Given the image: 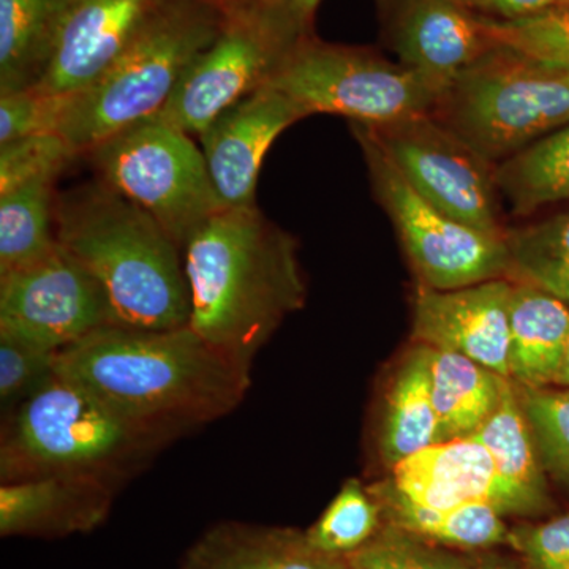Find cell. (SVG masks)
<instances>
[{
  "label": "cell",
  "mask_w": 569,
  "mask_h": 569,
  "mask_svg": "<svg viewBox=\"0 0 569 569\" xmlns=\"http://www.w3.org/2000/svg\"><path fill=\"white\" fill-rule=\"evenodd\" d=\"M56 373L171 440L227 417L250 388V370L189 326H107L59 351Z\"/></svg>",
  "instance_id": "cell-1"
},
{
  "label": "cell",
  "mask_w": 569,
  "mask_h": 569,
  "mask_svg": "<svg viewBox=\"0 0 569 569\" xmlns=\"http://www.w3.org/2000/svg\"><path fill=\"white\" fill-rule=\"evenodd\" d=\"M182 258L189 328L236 365L252 369L284 318L305 306L298 239L258 206L222 209L183 246Z\"/></svg>",
  "instance_id": "cell-2"
},
{
  "label": "cell",
  "mask_w": 569,
  "mask_h": 569,
  "mask_svg": "<svg viewBox=\"0 0 569 569\" xmlns=\"http://www.w3.org/2000/svg\"><path fill=\"white\" fill-rule=\"evenodd\" d=\"M56 236L102 284L119 323L141 329L189 326L182 249L132 200L97 178L59 192Z\"/></svg>",
  "instance_id": "cell-3"
},
{
  "label": "cell",
  "mask_w": 569,
  "mask_h": 569,
  "mask_svg": "<svg viewBox=\"0 0 569 569\" xmlns=\"http://www.w3.org/2000/svg\"><path fill=\"white\" fill-rule=\"evenodd\" d=\"M171 441L54 373L7 411L0 479L89 478L119 489Z\"/></svg>",
  "instance_id": "cell-4"
},
{
  "label": "cell",
  "mask_w": 569,
  "mask_h": 569,
  "mask_svg": "<svg viewBox=\"0 0 569 569\" xmlns=\"http://www.w3.org/2000/svg\"><path fill=\"white\" fill-rule=\"evenodd\" d=\"M222 18L200 0H163L118 62L70 97L59 133L84 157L111 134L159 114L216 39Z\"/></svg>",
  "instance_id": "cell-5"
},
{
  "label": "cell",
  "mask_w": 569,
  "mask_h": 569,
  "mask_svg": "<svg viewBox=\"0 0 569 569\" xmlns=\"http://www.w3.org/2000/svg\"><path fill=\"white\" fill-rule=\"evenodd\" d=\"M438 121L493 163L569 123V70L492 48L441 93Z\"/></svg>",
  "instance_id": "cell-6"
},
{
  "label": "cell",
  "mask_w": 569,
  "mask_h": 569,
  "mask_svg": "<svg viewBox=\"0 0 569 569\" xmlns=\"http://www.w3.org/2000/svg\"><path fill=\"white\" fill-rule=\"evenodd\" d=\"M312 33L290 0H246L222 24L157 118L200 137L224 110L264 88Z\"/></svg>",
  "instance_id": "cell-7"
},
{
  "label": "cell",
  "mask_w": 569,
  "mask_h": 569,
  "mask_svg": "<svg viewBox=\"0 0 569 569\" xmlns=\"http://www.w3.org/2000/svg\"><path fill=\"white\" fill-rule=\"evenodd\" d=\"M268 86L306 116L336 114L351 123L380 126L432 114L448 82L369 48L329 43L309 33Z\"/></svg>",
  "instance_id": "cell-8"
},
{
  "label": "cell",
  "mask_w": 569,
  "mask_h": 569,
  "mask_svg": "<svg viewBox=\"0 0 569 569\" xmlns=\"http://www.w3.org/2000/svg\"><path fill=\"white\" fill-rule=\"evenodd\" d=\"M193 138L153 116L84 156L97 179L144 209L181 249L223 209Z\"/></svg>",
  "instance_id": "cell-9"
},
{
  "label": "cell",
  "mask_w": 569,
  "mask_h": 569,
  "mask_svg": "<svg viewBox=\"0 0 569 569\" xmlns=\"http://www.w3.org/2000/svg\"><path fill=\"white\" fill-rule=\"evenodd\" d=\"M388 157L425 200L475 230L505 238L497 163L475 151L436 116L365 126L351 123Z\"/></svg>",
  "instance_id": "cell-10"
},
{
  "label": "cell",
  "mask_w": 569,
  "mask_h": 569,
  "mask_svg": "<svg viewBox=\"0 0 569 569\" xmlns=\"http://www.w3.org/2000/svg\"><path fill=\"white\" fill-rule=\"evenodd\" d=\"M365 156L378 203L395 224L418 284L455 290L509 279L505 238L458 222L425 200L365 134L351 130Z\"/></svg>",
  "instance_id": "cell-11"
},
{
  "label": "cell",
  "mask_w": 569,
  "mask_h": 569,
  "mask_svg": "<svg viewBox=\"0 0 569 569\" xmlns=\"http://www.w3.org/2000/svg\"><path fill=\"white\" fill-rule=\"evenodd\" d=\"M119 323L102 284L61 246L0 274V332L59 353Z\"/></svg>",
  "instance_id": "cell-12"
},
{
  "label": "cell",
  "mask_w": 569,
  "mask_h": 569,
  "mask_svg": "<svg viewBox=\"0 0 569 569\" xmlns=\"http://www.w3.org/2000/svg\"><path fill=\"white\" fill-rule=\"evenodd\" d=\"M305 118L293 100L264 86L224 110L198 137L223 209L258 206L257 183L266 153L280 133Z\"/></svg>",
  "instance_id": "cell-13"
},
{
  "label": "cell",
  "mask_w": 569,
  "mask_h": 569,
  "mask_svg": "<svg viewBox=\"0 0 569 569\" xmlns=\"http://www.w3.org/2000/svg\"><path fill=\"white\" fill-rule=\"evenodd\" d=\"M511 279L432 290L417 284L413 296V340L437 350L473 359L509 378V301Z\"/></svg>",
  "instance_id": "cell-14"
},
{
  "label": "cell",
  "mask_w": 569,
  "mask_h": 569,
  "mask_svg": "<svg viewBox=\"0 0 569 569\" xmlns=\"http://www.w3.org/2000/svg\"><path fill=\"white\" fill-rule=\"evenodd\" d=\"M383 39L397 62L445 82L497 44L485 18L452 0H373Z\"/></svg>",
  "instance_id": "cell-15"
},
{
  "label": "cell",
  "mask_w": 569,
  "mask_h": 569,
  "mask_svg": "<svg viewBox=\"0 0 569 569\" xmlns=\"http://www.w3.org/2000/svg\"><path fill=\"white\" fill-rule=\"evenodd\" d=\"M163 0H73L47 74L36 88L59 97L88 91L118 62Z\"/></svg>",
  "instance_id": "cell-16"
},
{
  "label": "cell",
  "mask_w": 569,
  "mask_h": 569,
  "mask_svg": "<svg viewBox=\"0 0 569 569\" xmlns=\"http://www.w3.org/2000/svg\"><path fill=\"white\" fill-rule=\"evenodd\" d=\"M118 488L89 478H33L2 482L0 533L69 535L88 531L108 516Z\"/></svg>",
  "instance_id": "cell-17"
},
{
  "label": "cell",
  "mask_w": 569,
  "mask_h": 569,
  "mask_svg": "<svg viewBox=\"0 0 569 569\" xmlns=\"http://www.w3.org/2000/svg\"><path fill=\"white\" fill-rule=\"evenodd\" d=\"M470 438L488 449L492 459L490 501L501 515H533L548 507L546 471L515 383L509 378L496 410Z\"/></svg>",
  "instance_id": "cell-18"
},
{
  "label": "cell",
  "mask_w": 569,
  "mask_h": 569,
  "mask_svg": "<svg viewBox=\"0 0 569 569\" xmlns=\"http://www.w3.org/2000/svg\"><path fill=\"white\" fill-rule=\"evenodd\" d=\"M509 380L523 388L557 385L569 340V306L535 284L512 280Z\"/></svg>",
  "instance_id": "cell-19"
},
{
  "label": "cell",
  "mask_w": 569,
  "mask_h": 569,
  "mask_svg": "<svg viewBox=\"0 0 569 569\" xmlns=\"http://www.w3.org/2000/svg\"><path fill=\"white\" fill-rule=\"evenodd\" d=\"M391 470L397 492L419 507L451 508L467 501H490L492 493V459L473 438L432 445Z\"/></svg>",
  "instance_id": "cell-20"
},
{
  "label": "cell",
  "mask_w": 569,
  "mask_h": 569,
  "mask_svg": "<svg viewBox=\"0 0 569 569\" xmlns=\"http://www.w3.org/2000/svg\"><path fill=\"white\" fill-rule=\"evenodd\" d=\"M73 0H0V96L36 88Z\"/></svg>",
  "instance_id": "cell-21"
},
{
  "label": "cell",
  "mask_w": 569,
  "mask_h": 569,
  "mask_svg": "<svg viewBox=\"0 0 569 569\" xmlns=\"http://www.w3.org/2000/svg\"><path fill=\"white\" fill-rule=\"evenodd\" d=\"M343 559L323 556L305 537L223 523L206 533L182 569H342Z\"/></svg>",
  "instance_id": "cell-22"
},
{
  "label": "cell",
  "mask_w": 569,
  "mask_h": 569,
  "mask_svg": "<svg viewBox=\"0 0 569 569\" xmlns=\"http://www.w3.org/2000/svg\"><path fill=\"white\" fill-rule=\"evenodd\" d=\"M507 380L467 356L430 347L437 443L473 437L496 410Z\"/></svg>",
  "instance_id": "cell-23"
},
{
  "label": "cell",
  "mask_w": 569,
  "mask_h": 569,
  "mask_svg": "<svg viewBox=\"0 0 569 569\" xmlns=\"http://www.w3.org/2000/svg\"><path fill=\"white\" fill-rule=\"evenodd\" d=\"M392 526L422 539L460 549H482L508 542L509 529L490 501L475 500L451 508H426L400 496L391 481L370 489Z\"/></svg>",
  "instance_id": "cell-24"
},
{
  "label": "cell",
  "mask_w": 569,
  "mask_h": 569,
  "mask_svg": "<svg viewBox=\"0 0 569 569\" xmlns=\"http://www.w3.org/2000/svg\"><path fill=\"white\" fill-rule=\"evenodd\" d=\"M437 443V415L430 387V347L417 343L397 372L380 429V455L395 467Z\"/></svg>",
  "instance_id": "cell-25"
},
{
  "label": "cell",
  "mask_w": 569,
  "mask_h": 569,
  "mask_svg": "<svg viewBox=\"0 0 569 569\" xmlns=\"http://www.w3.org/2000/svg\"><path fill=\"white\" fill-rule=\"evenodd\" d=\"M497 183L516 216L569 200V123L498 163Z\"/></svg>",
  "instance_id": "cell-26"
},
{
  "label": "cell",
  "mask_w": 569,
  "mask_h": 569,
  "mask_svg": "<svg viewBox=\"0 0 569 569\" xmlns=\"http://www.w3.org/2000/svg\"><path fill=\"white\" fill-rule=\"evenodd\" d=\"M56 182L26 183L0 194V274L39 261L59 246Z\"/></svg>",
  "instance_id": "cell-27"
},
{
  "label": "cell",
  "mask_w": 569,
  "mask_h": 569,
  "mask_svg": "<svg viewBox=\"0 0 569 569\" xmlns=\"http://www.w3.org/2000/svg\"><path fill=\"white\" fill-rule=\"evenodd\" d=\"M509 279L535 284L569 306V211L508 228Z\"/></svg>",
  "instance_id": "cell-28"
},
{
  "label": "cell",
  "mask_w": 569,
  "mask_h": 569,
  "mask_svg": "<svg viewBox=\"0 0 569 569\" xmlns=\"http://www.w3.org/2000/svg\"><path fill=\"white\" fill-rule=\"evenodd\" d=\"M380 516L376 497L358 479H350L307 531V542L323 556L346 559L376 537Z\"/></svg>",
  "instance_id": "cell-29"
},
{
  "label": "cell",
  "mask_w": 569,
  "mask_h": 569,
  "mask_svg": "<svg viewBox=\"0 0 569 569\" xmlns=\"http://www.w3.org/2000/svg\"><path fill=\"white\" fill-rule=\"evenodd\" d=\"M515 387L542 468L569 492V389Z\"/></svg>",
  "instance_id": "cell-30"
},
{
  "label": "cell",
  "mask_w": 569,
  "mask_h": 569,
  "mask_svg": "<svg viewBox=\"0 0 569 569\" xmlns=\"http://www.w3.org/2000/svg\"><path fill=\"white\" fill-rule=\"evenodd\" d=\"M485 26L498 47L569 70V7H553L515 21L485 18Z\"/></svg>",
  "instance_id": "cell-31"
},
{
  "label": "cell",
  "mask_w": 569,
  "mask_h": 569,
  "mask_svg": "<svg viewBox=\"0 0 569 569\" xmlns=\"http://www.w3.org/2000/svg\"><path fill=\"white\" fill-rule=\"evenodd\" d=\"M77 159H81L80 152L59 132L0 144V194L26 183L58 182Z\"/></svg>",
  "instance_id": "cell-32"
},
{
  "label": "cell",
  "mask_w": 569,
  "mask_h": 569,
  "mask_svg": "<svg viewBox=\"0 0 569 569\" xmlns=\"http://www.w3.org/2000/svg\"><path fill=\"white\" fill-rule=\"evenodd\" d=\"M348 569H473L462 557L426 545L422 538L392 526L347 556Z\"/></svg>",
  "instance_id": "cell-33"
},
{
  "label": "cell",
  "mask_w": 569,
  "mask_h": 569,
  "mask_svg": "<svg viewBox=\"0 0 569 569\" xmlns=\"http://www.w3.org/2000/svg\"><path fill=\"white\" fill-rule=\"evenodd\" d=\"M58 355L0 332V403L10 410L56 373Z\"/></svg>",
  "instance_id": "cell-34"
},
{
  "label": "cell",
  "mask_w": 569,
  "mask_h": 569,
  "mask_svg": "<svg viewBox=\"0 0 569 569\" xmlns=\"http://www.w3.org/2000/svg\"><path fill=\"white\" fill-rule=\"evenodd\" d=\"M70 97L52 96L39 88L0 96V144L59 132Z\"/></svg>",
  "instance_id": "cell-35"
},
{
  "label": "cell",
  "mask_w": 569,
  "mask_h": 569,
  "mask_svg": "<svg viewBox=\"0 0 569 569\" xmlns=\"http://www.w3.org/2000/svg\"><path fill=\"white\" fill-rule=\"evenodd\" d=\"M508 545L531 569H569V515L509 530Z\"/></svg>",
  "instance_id": "cell-36"
},
{
  "label": "cell",
  "mask_w": 569,
  "mask_h": 569,
  "mask_svg": "<svg viewBox=\"0 0 569 569\" xmlns=\"http://www.w3.org/2000/svg\"><path fill=\"white\" fill-rule=\"evenodd\" d=\"M481 18L497 21H515L533 17L557 7V0H452Z\"/></svg>",
  "instance_id": "cell-37"
},
{
  "label": "cell",
  "mask_w": 569,
  "mask_h": 569,
  "mask_svg": "<svg viewBox=\"0 0 569 569\" xmlns=\"http://www.w3.org/2000/svg\"><path fill=\"white\" fill-rule=\"evenodd\" d=\"M290 2L293 3L298 13L301 14L307 22L312 24L313 17H316L318 6H320L321 0H290Z\"/></svg>",
  "instance_id": "cell-38"
},
{
  "label": "cell",
  "mask_w": 569,
  "mask_h": 569,
  "mask_svg": "<svg viewBox=\"0 0 569 569\" xmlns=\"http://www.w3.org/2000/svg\"><path fill=\"white\" fill-rule=\"evenodd\" d=\"M200 2L208 3V6L216 7L220 11H227L239 6V3L246 2V0H200Z\"/></svg>",
  "instance_id": "cell-39"
},
{
  "label": "cell",
  "mask_w": 569,
  "mask_h": 569,
  "mask_svg": "<svg viewBox=\"0 0 569 569\" xmlns=\"http://www.w3.org/2000/svg\"><path fill=\"white\" fill-rule=\"evenodd\" d=\"M557 385H559V387L569 389V340L567 355H565L563 367H561V372L559 376V380H557Z\"/></svg>",
  "instance_id": "cell-40"
},
{
  "label": "cell",
  "mask_w": 569,
  "mask_h": 569,
  "mask_svg": "<svg viewBox=\"0 0 569 569\" xmlns=\"http://www.w3.org/2000/svg\"><path fill=\"white\" fill-rule=\"evenodd\" d=\"M473 569H516L509 567V565L497 563V561H486V563L478 565Z\"/></svg>",
  "instance_id": "cell-41"
},
{
  "label": "cell",
  "mask_w": 569,
  "mask_h": 569,
  "mask_svg": "<svg viewBox=\"0 0 569 569\" xmlns=\"http://www.w3.org/2000/svg\"><path fill=\"white\" fill-rule=\"evenodd\" d=\"M557 7H569V0H557Z\"/></svg>",
  "instance_id": "cell-42"
},
{
  "label": "cell",
  "mask_w": 569,
  "mask_h": 569,
  "mask_svg": "<svg viewBox=\"0 0 569 569\" xmlns=\"http://www.w3.org/2000/svg\"><path fill=\"white\" fill-rule=\"evenodd\" d=\"M342 569H348L346 561H343V567H342Z\"/></svg>",
  "instance_id": "cell-43"
}]
</instances>
